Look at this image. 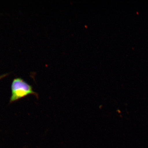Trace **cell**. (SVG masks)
Masks as SVG:
<instances>
[{
  "label": "cell",
  "mask_w": 148,
  "mask_h": 148,
  "mask_svg": "<svg viewBox=\"0 0 148 148\" xmlns=\"http://www.w3.org/2000/svg\"><path fill=\"white\" fill-rule=\"evenodd\" d=\"M8 75V74H3V75H0V79L4 78L5 77H6Z\"/></svg>",
  "instance_id": "cell-2"
},
{
  "label": "cell",
  "mask_w": 148,
  "mask_h": 148,
  "mask_svg": "<svg viewBox=\"0 0 148 148\" xmlns=\"http://www.w3.org/2000/svg\"><path fill=\"white\" fill-rule=\"evenodd\" d=\"M11 90L12 95L10 101V103L30 94H32L38 98V94L33 91L32 87L20 78L14 79L11 86Z\"/></svg>",
  "instance_id": "cell-1"
}]
</instances>
